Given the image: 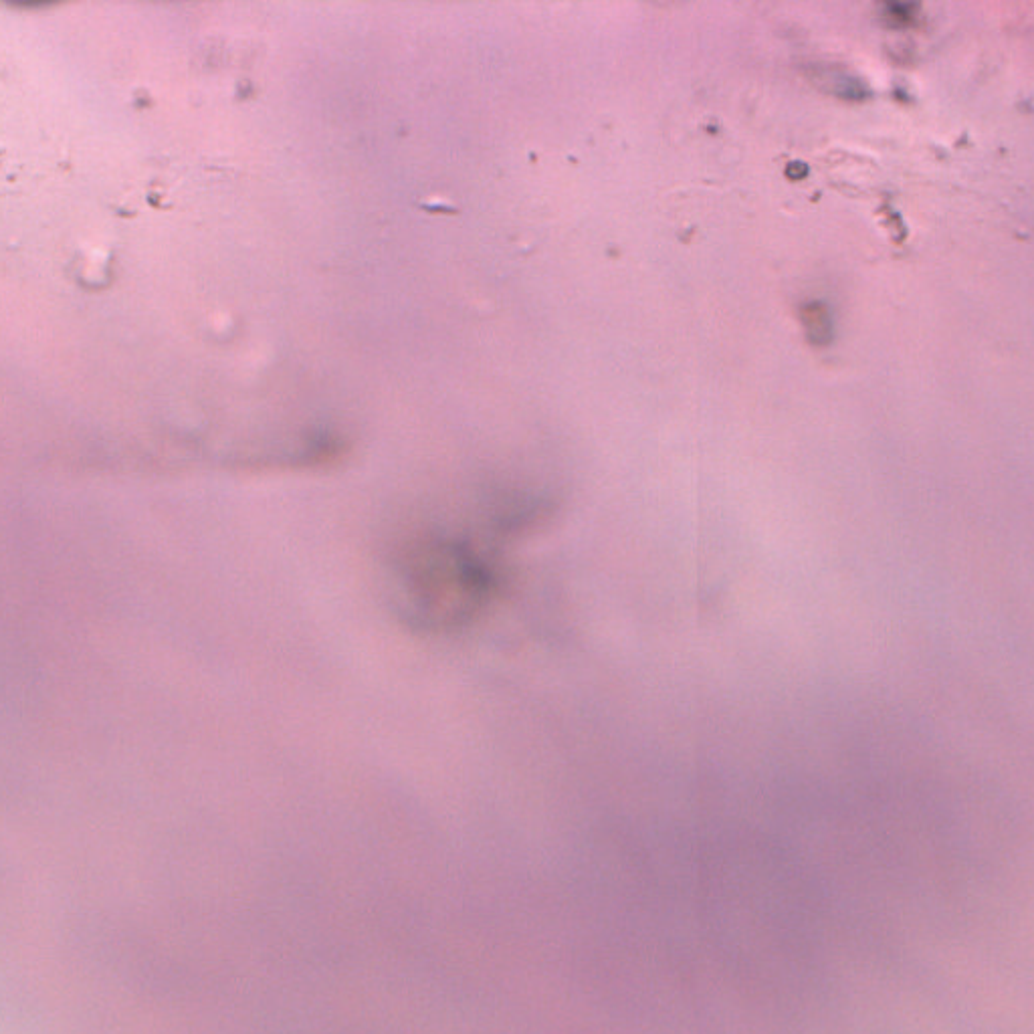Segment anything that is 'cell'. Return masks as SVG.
I'll use <instances>...</instances> for the list:
<instances>
[{
    "label": "cell",
    "mask_w": 1034,
    "mask_h": 1034,
    "mask_svg": "<svg viewBox=\"0 0 1034 1034\" xmlns=\"http://www.w3.org/2000/svg\"><path fill=\"white\" fill-rule=\"evenodd\" d=\"M800 318L808 340L816 346H826L833 340V316L822 301H810L800 309Z\"/></svg>",
    "instance_id": "cell-1"
},
{
    "label": "cell",
    "mask_w": 1034,
    "mask_h": 1034,
    "mask_svg": "<svg viewBox=\"0 0 1034 1034\" xmlns=\"http://www.w3.org/2000/svg\"><path fill=\"white\" fill-rule=\"evenodd\" d=\"M915 9V5H885L883 7V17L887 23L891 25H907L911 21V11Z\"/></svg>",
    "instance_id": "cell-2"
}]
</instances>
